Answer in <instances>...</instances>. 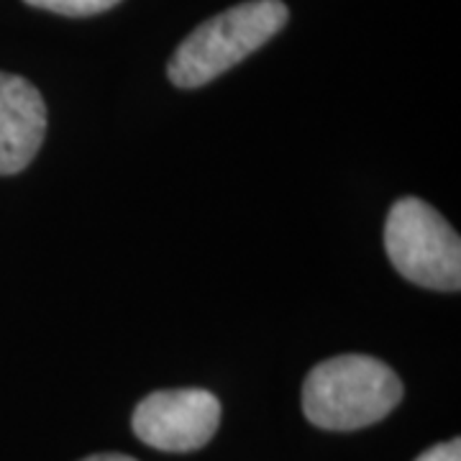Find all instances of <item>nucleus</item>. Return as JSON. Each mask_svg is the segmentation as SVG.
Wrapping results in <instances>:
<instances>
[{"label":"nucleus","instance_id":"nucleus-1","mask_svg":"<svg viewBox=\"0 0 461 461\" xmlns=\"http://www.w3.org/2000/svg\"><path fill=\"white\" fill-rule=\"evenodd\" d=\"M402 400V382L384 362L341 354L315 364L303 384L305 418L326 430H359L379 423Z\"/></svg>","mask_w":461,"mask_h":461},{"label":"nucleus","instance_id":"nucleus-2","mask_svg":"<svg viewBox=\"0 0 461 461\" xmlns=\"http://www.w3.org/2000/svg\"><path fill=\"white\" fill-rule=\"evenodd\" d=\"M290 21L282 0H249L200 23L172 54L167 75L182 90L213 83L249 54L262 50Z\"/></svg>","mask_w":461,"mask_h":461},{"label":"nucleus","instance_id":"nucleus-3","mask_svg":"<svg viewBox=\"0 0 461 461\" xmlns=\"http://www.w3.org/2000/svg\"><path fill=\"white\" fill-rule=\"evenodd\" d=\"M384 249L397 272L426 290L456 293L461 287L459 233L420 198H400L384 223Z\"/></svg>","mask_w":461,"mask_h":461},{"label":"nucleus","instance_id":"nucleus-4","mask_svg":"<svg viewBox=\"0 0 461 461\" xmlns=\"http://www.w3.org/2000/svg\"><path fill=\"white\" fill-rule=\"evenodd\" d=\"M221 426V402L200 387L159 390L133 411L131 429L139 441L169 454L198 451Z\"/></svg>","mask_w":461,"mask_h":461},{"label":"nucleus","instance_id":"nucleus-5","mask_svg":"<svg viewBox=\"0 0 461 461\" xmlns=\"http://www.w3.org/2000/svg\"><path fill=\"white\" fill-rule=\"evenodd\" d=\"M47 136V105L26 77L0 72V175L32 165Z\"/></svg>","mask_w":461,"mask_h":461},{"label":"nucleus","instance_id":"nucleus-6","mask_svg":"<svg viewBox=\"0 0 461 461\" xmlns=\"http://www.w3.org/2000/svg\"><path fill=\"white\" fill-rule=\"evenodd\" d=\"M29 3L32 8H41V11H50V14H59V16H98L111 11L113 5H118L121 0H23Z\"/></svg>","mask_w":461,"mask_h":461},{"label":"nucleus","instance_id":"nucleus-7","mask_svg":"<svg viewBox=\"0 0 461 461\" xmlns=\"http://www.w3.org/2000/svg\"><path fill=\"white\" fill-rule=\"evenodd\" d=\"M415 461H461V441L451 438L438 446H430L429 451H423Z\"/></svg>","mask_w":461,"mask_h":461},{"label":"nucleus","instance_id":"nucleus-8","mask_svg":"<svg viewBox=\"0 0 461 461\" xmlns=\"http://www.w3.org/2000/svg\"><path fill=\"white\" fill-rule=\"evenodd\" d=\"M83 461H139V459L126 456V454H93V456H87V459Z\"/></svg>","mask_w":461,"mask_h":461}]
</instances>
